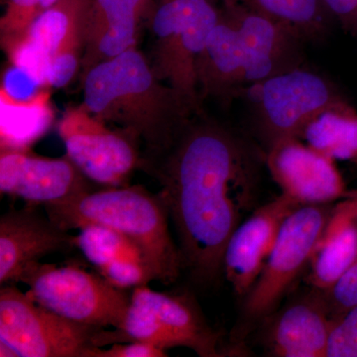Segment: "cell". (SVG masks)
Listing matches in <instances>:
<instances>
[{"label":"cell","instance_id":"1","mask_svg":"<svg viewBox=\"0 0 357 357\" xmlns=\"http://www.w3.org/2000/svg\"><path fill=\"white\" fill-rule=\"evenodd\" d=\"M265 162L263 148L202 112L165 146L142 152L140 168L159 183L185 271L199 285L223 274L225 248L255 211Z\"/></svg>","mask_w":357,"mask_h":357},{"label":"cell","instance_id":"2","mask_svg":"<svg viewBox=\"0 0 357 357\" xmlns=\"http://www.w3.org/2000/svg\"><path fill=\"white\" fill-rule=\"evenodd\" d=\"M82 81L84 107L137 138L142 152L165 146L197 114L159 79L136 47L96 65Z\"/></svg>","mask_w":357,"mask_h":357},{"label":"cell","instance_id":"3","mask_svg":"<svg viewBox=\"0 0 357 357\" xmlns=\"http://www.w3.org/2000/svg\"><path fill=\"white\" fill-rule=\"evenodd\" d=\"M43 208L52 222L68 231L98 225L128 237L140 249L155 280L164 285L175 283L185 271L159 192L153 194L142 185L95 188Z\"/></svg>","mask_w":357,"mask_h":357},{"label":"cell","instance_id":"4","mask_svg":"<svg viewBox=\"0 0 357 357\" xmlns=\"http://www.w3.org/2000/svg\"><path fill=\"white\" fill-rule=\"evenodd\" d=\"M218 20L210 0H164L152 17V68L194 112H202L199 59Z\"/></svg>","mask_w":357,"mask_h":357},{"label":"cell","instance_id":"5","mask_svg":"<svg viewBox=\"0 0 357 357\" xmlns=\"http://www.w3.org/2000/svg\"><path fill=\"white\" fill-rule=\"evenodd\" d=\"M333 204L301 206L286 218L264 269L243 298V321L232 337V347L238 349L252 326H259L276 311L282 298L310 264Z\"/></svg>","mask_w":357,"mask_h":357},{"label":"cell","instance_id":"6","mask_svg":"<svg viewBox=\"0 0 357 357\" xmlns=\"http://www.w3.org/2000/svg\"><path fill=\"white\" fill-rule=\"evenodd\" d=\"M245 93L252 102L255 133L265 152L280 141L302 139L314 116L349 103L328 79L300 66L268 77Z\"/></svg>","mask_w":357,"mask_h":357},{"label":"cell","instance_id":"7","mask_svg":"<svg viewBox=\"0 0 357 357\" xmlns=\"http://www.w3.org/2000/svg\"><path fill=\"white\" fill-rule=\"evenodd\" d=\"M20 282L37 304L63 318L91 328H117L130 305L131 294L115 287L100 275L76 265L58 267L34 262Z\"/></svg>","mask_w":357,"mask_h":357},{"label":"cell","instance_id":"8","mask_svg":"<svg viewBox=\"0 0 357 357\" xmlns=\"http://www.w3.org/2000/svg\"><path fill=\"white\" fill-rule=\"evenodd\" d=\"M98 331L49 311L14 285L0 289V340L20 357H89Z\"/></svg>","mask_w":357,"mask_h":357},{"label":"cell","instance_id":"9","mask_svg":"<svg viewBox=\"0 0 357 357\" xmlns=\"http://www.w3.org/2000/svg\"><path fill=\"white\" fill-rule=\"evenodd\" d=\"M58 131L66 155L93 184L128 185L134 171L140 168V141L123 129L110 128L84 105L66 110Z\"/></svg>","mask_w":357,"mask_h":357},{"label":"cell","instance_id":"10","mask_svg":"<svg viewBox=\"0 0 357 357\" xmlns=\"http://www.w3.org/2000/svg\"><path fill=\"white\" fill-rule=\"evenodd\" d=\"M93 189V182L67 155L50 158L32 153L29 149L1 148V194L17 197L28 204L45 206Z\"/></svg>","mask_w":357,"mask_h":357},{"label":"cell","instance_id":"11","mask_svg":"<svg viewBox=\"0 0 357 357\" xmlns=\"http://www.w3.org/2000/svg\"><path fill=\"white\" fill-rule=\"evenodd\" d=\"M266 164L282 194L300 206L335 204L354 196L335 160L300 139L280 141L266 152Z\"/></svg>","mask_w":357,"mask_h":357},{"label":"cell","instance_id":"12","mask_svg":"<svg viewBox=\"0 0 357 357\" xmlns=\"http://www.w3.org/2000/svg\"><path fill=\"white\" fill-rule=\"evenodd\" d=\"M300 204L281 194L256 208L230 236L223 255V274L238 298L255 286L272 252L282 225Z\"/></svg>","mask_w":357,"mask_h":357},{"label":"cell","instance_id":"13","mask_svg":"<svg viewBox=\"0 0 357 357\" xmlns=\"http://www.w3.org/2000/svg\"><path fill=\"white\" fill-rule=\"evenodd\" d=\"M335 321L324 293L311 287L263 319V349L275 357H326Z\"/></svg>","mask_w":357,"mask_h":357},{"label":"cell","instance_id":"14","mask_svg":"<svg viewBox=\"0 0 357 357\" xmlns=\"http://www.w3.org/2000/svg\"><path fill=\"white\" fill-rule=\"evenodd\" d=\"M34 204L0 218V285L20 282L26 268L44 256L76 248V236L44 217Z\"/></svg>","mask_w":357,"mask_h":357},{"label":"cell","instance_id":"15","mask_svg":"<svg viewBox=\"0 0 357 357\" xmlns=\"http://www.w3.org/2000/svg\"><path fill=\"white\" fill-rule=\"evenodd\" d=\"M131 301L156 317L174 347H188L201 357L229 356L222 335L208 324L189 294L156 292L142 285L133 289Z\"/></svg>","mask_w":357,"mask_h":357},{"label":"cell","instance_id":"16","mask_svg":"<svg viewBox=\"0 0 357 357\" xmlns=\"http://www.w3.org/2000/svg\"><path fill=\"white\" fill-rule=\"evenodd\" d=\"M150 0H91L82 57V77L96 65L135 48Z\"/></svg>","mask_w":357,"mask_h":357},{"label":"cell","instance_id":"17","mask_svg":"<svg viewBox=\"0 0 357 357\" xmlns=\"http://www.w3.org/2000/svg\"><path fill=\"white\" fill-rule=\"evenodd\" d=\"M357 257V192L333 204L311 261L307 283L330 290Z\"/></svg>","mask_w":357,"mask_h":357},{"label":"cell","instance_id":"18","mask_svg":"<svg viewBox=\"0 0 357 357\" xmlns=\"http://www.w3.org/2000/svg\"><path fill=\"white\" fill-rule=\"evenodd\" d=\"M1 148L29 149L30 143L48 128L52 112L49 91L18 98L1 88Z\"/></svg>","mask_w":357,"mask_h":357},{"label":"cell","instance_id":"19","mask_svg":"<svg viewBox=\"0 0 357 357\" xmlns=\"http://www.w3.org/2000/svg\"><path fill=\"white\" fill-rule=\"evenodd\" d=\"M302 139L333 160H357V112L352 105L324 110L307 124Z\"/></svg>","mask_w":357,"mask_h":357},{"label":"cell","instance_id":"20","mask_svg":"<svg viewBox=\"0 0 357 357\" xmlns=\"http://www.w3.org/2000/svg\"><path fill=\"white\" fill-rule=\"evenodd\" d=\"M76 248L81 250L84 258L98 271L121 260H136L147 264L136 244L119 232L102 225H89L79 229V234L76 236Z\"/></svg>","mask_w":357,"mask_h":357},{"label":"cell","instance_id":"21","mask_svg":"<svg viewBox=\"0 0 357 357\" xmlns=\"http://www.w3.org/2000/svg\"><path fill=\"white\" fill-rule=\"evenodd\" d=\"M263 14L287 26L303 41L323 38L318 0H255Z\"/></svg>","mask_w":357,"mask_h":357},{"label":"cell","instance_id":"22","mask_svg":"<svg viewBox=\"0 0 357 357\" xmlns=\"http://www.w3.org/2000/svg\"><path fill=\"white\" fill-rule=\"evenodd\" d=\"M60 0H6L0 18L1 40L23 34L39 16Z\"/></svg>","mask_w":357,"mask_h":357},{"label":"cell","instance_id":"23","mask_svg":"<svg viewBox=\"0 0 357 357\" xmlns=\"http://www.w3.org/2000/svg\"><path fill=\"white\" fill-rule=\"evenodd\" d=\"M98 273L115 287L123 290L147 285L149 282L155 280L146 263L136 260H121L112 263L98 270Z\"/></svg>","mask_w":357,"mask_h":357},{"label":"cell","instance_id":"24","mask_svg":"<svg viewBox=\"0 0 357 357\" xmlns=\"http://www.w3.org/2000/svg\"><path fill=\"white\" fill-rule=\"evenodd\" d=\"M323 293L335 321L357 306V257L342 278L330 290Z\"/></svg>","mask_w":357,"mask_h":357},{"label":"cell","instance_id":"25","mask_svg":"<svg viewBox=\"0 0 357 357\" xmlns=\"http://www.w3.org/2000/svg\"><path fill=\"white\" fill-rule=\"evenodd\" d=\"M326 357H357V306L335 321Z\"/></svg>","mask_w":357,"mask_h":357},{"label":"cell","instance_id":"26","mask_svg":"<svg viewBox=\"0 0 357 357\" xmlns=\"http://www.w3.org/2000/svg\"><path fill=\"white\" fill-rule=\"evenodd\" d=\"M107 349L95 347L89 351V357H166L167 351L153 344L140 342H115Z\"/></svg>","mask_w":357,"mask_h":357},{"label":"cell","instance_id":"27","mask_svg":"<svg viewBox=\"0 0 357 357\" xmlns=\"http://www.w3.org/2000/svg\"><path fill=\"white\" fill-rule=\"evenodd\" d=\"M352 34L357 35V0H323Z\"/></svg>","mask_w":357,"mask_h":357},{"label":"cell","instance_id":"28","mask_svg":"<svg viewBox=\"0 0 357 357\" xmlns=\"http://www.w3.org/2000/svg\"><path fill=\"white\" fill-rule=\"evenodd\" d=\"M0 356L1 357H20V354L16 352L13 347H10L7 342L0 340Z\"/></svg>","mask_w":357,"mask_h":357}]
</instances>
